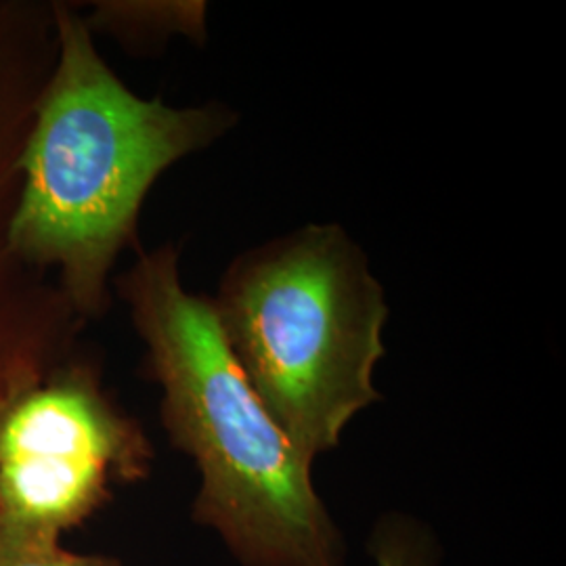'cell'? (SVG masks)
Returning <instances> with one entry per match:
<instances>
[{
    "instance_id": "4",
    "label": "cell",
    "mask_w": 566,
    "mask_h": 566,
    "mask_svg": "<svg viewBox=\"0 0 566 566\" xmlns=\"http://www.w3.org/2000/svg\"><path fill=\"white\" fill-rule=\"evenodd\" d=\"M154 464L143 426L81 353L0 413V528L61 539Z\"/></svg>"
},
{
    "instance_id": "3",
    "label": "cell",
    "mask_w": 566,
    "mask_h": 566,
    "mask_svg": "<svg viewBox=\"0 0 566 566\" xmlns=\"http://www.w3.org/2000/svg\"><path fill=\"white\" fill-rule=\"evenodd\" d=\"M212 304L248 382L306 462L380 399L385 292L340 227L308 224L252 248Z\"/></svg>"
},
{
    "instance_id": "6",
    "label": "cell",
    "mask_w": 566,
    "mask_h": 566,
    "mask_svg": "<svg viewBox=\"0 0 566 566\" xmlns=\"http://www.w3.org/2000/svg\"><path fill=\"white\" fill-rule=\"evenodd\" d=\"M367 554L376 566H437L439 546L424 525L407 514H385L371 528Z\"/></svg>"
},
{
    "instance_id": "2",
    "label": "cell",
    "mask_w": 566,
    "mask_h": 566,
    "mask_svg": "<svg viewBox=\"0 0 566 566\" xmlns=\"http://www.w3.org/2000/svg\"><path fill=\"white\" fill-rule=\"evenodd\" d=\"M116 285L147 346V374L163 388L164 430L200 472L191 518L242 566H346L313 464L248 382L212 301L182 287L179 250L142 252Z\"/></svg>"
},
{
    "instance_id": "5",
    "label": "cell",
    "mask_w": 566,
    "mask_h": 566,
    "mask_svg": "<svg viewBox=\"0 0 566 566\" xmlns=\"http://www.w3.org/2000/svg\"><path fill=\"white\" fill-rule=\"evenodd\" d=\"M55 51L46 2L0 0V413L78 353L84 327L53 275L23 263L9 242L18 160Z\"/></svg>"
},
{
    "instance_id": "7",
    "label": "cell",
    "mask_w": 566,
    "mask_h": 566,
    "mask_svg": "<svg viewBox=\"0 0 566 566\" xmlns=\"http://www.w3.org/2000/svg\"><path fill=\"white\" fill-rule=\"evenodd\" d=\"M0 566H124L105 554H76L61 539L30 537L0 528Z\"/></svg>"
},
{
    "instance_id": "1",
    "label": "cell",
    "mask_w": 566,
    "mask_h": 566,
    "mask_svg": "<svg viewBox=\"0 0 566 566\" xmlns=\"http://www.w3.org/2000/svg\"><path fill=\"white\" fill-rule=\"evenodd\" d=\"M53 18L57 53L21 147L9 242L23 263L53 275L88 322L109 306L112 266L135 242L151 185L219 139L235 116L137 97L72 4L53 2Z\"/></svg>"
}]
</instances>
